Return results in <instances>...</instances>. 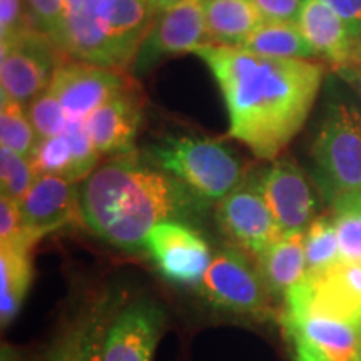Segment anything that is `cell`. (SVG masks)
<instances>
[{
	"mask_svg": "<svg viewBox=\"0 0 361 361\" xmlns=\"http://www.w3.org/2000/svg\"><path fill=\"white\" fill-rule=\"evenodd\" d=\"M194 54L204 61L223 92L229 135L259 159L276 161L313 107L323 67L308 59L266 57L216 44Z\"/></svg>",
	"mask_w": 361,
	"mask_h": 361,
	"instance_id": "cell-1",
	"label": "cell"
},
{
	"mask_svg": "<svg viewBox=\"0 0 361 361\" xmlns=\"http://www.w3.org/2000/svg\"><path fill=\"white\" fill-rule=\"evenodd\" d=\"M211 202L174 176L133 152L116 156L84 179L80 216L94 234L123 250H139L162 221L200 219Z\"/></svg>",
	"mask_w": 361,
	"mask_h": 361,
	"instance_id": "cell-2",
	"label": "cell"
},
{
	"mask_svg": "<svg viewBox=\"0 0 361 361\" xmlns=\"http://www.w3.org/2000/svg\"><path fill=\"white\" fill-rule=\"evenodd\" d=\"M156 13L147 0H102L92 11L66 13L61 51L75 61L126 69L134 64Z\"/></svg>",
	"mask_w": 361,
	"mask_h": 361,
	"instance_id": "cell-3",
	"label": "cell"
},
{
	"mask_svg": "<svg viewBox=\"0 0 361 361\" xmlns=\"http://www.w3.org/2000/svg\"><path fill=\"white\" fill-rule=\"evenodd\" d=\"M149 159L209 202L224 200L243 180L236 154L216 139L171 135L149 147Z\"/></svg>",
	"mask_w": 361,
	"mask_h": 361,
	"instance_id": "cell-4",
	"label": "cell"
},
{
	"mask_svg": "<svg viewBox=\"0 0 361 361\" xmlns=\"http://www.w3.org/2000/svg\"><path fill=\"white\" fill-rule=\"evenodd\" d=\"M316 179L329 202L361 194V112L336 104L324 117L313 144Z\"/></svg>",
	"mask_w": 361,
	"mask_h": 361,
	"instance_id": "cell-5",
	"label": "cell"
},
{
	"mask_svg": "<svg viewBox=\"0 0 361 361\" xmlns=\"http://www.w3.org/2000/svg\"><path fill=\"white\" fill-rule=\"evenodd\" d=\"M197 291L207 303L236 314L268 318L271 314V293L259 271L250 264L234 247L216 251Z\"/></svg>",
	"mask_w": 361,
	"mask_h": 361,
	"instance_id": "cell-6",
	"label": "cell"
},
{
	"mask_svg": "<svg viewBox=\"0 0 361 361\" xmlns=\"http://www.w3.org/2000/svg\"><path fill=\"white\" fill-rule=\"evenodd\" d=\"M61 49L40 30L0 42V90L2 99L27 106L45 92L61 66Z\"/></svg>",
	"mask_w": 361,
	"mask_h": 361,
	"instance_id": "cell-7",
	"label": "cell"
},
{
	"mask_svg": "<svg viewBox=\"0 0 361 361\" xmlns=\"http://www.w3.org/2000/svg\"><path fill=\"white\" fill-rule=\"evenodd\" d=\"M142 247L162 276L180 286L197 288L213 259L206 239L184 221L156 224Z\"/></svg>",
	"mask_w": 361,
	"mask_h": 361,
	"instance_id": "cell-8",
	"label": "cell"
},
{
	"mask_svg": "<svg viewBox=\"0 0 361 361\" xmlns=\"http://www.w3.org/2000/svg\"><path fill=\"white\" fill-rule=\"evenodd\" d=\"M284 301L286 308L361 324V263L340 259L328 269L308 274L284 296Z\"/></svg>",
	"mask_w": 361,
	"mask_h": 361,
	"instance_id": "cell-9",
	"label": "cell"
},
{
	"mask_svg": "<svg viewBox=\"0 0 361 361\" xmlns=\"http://www.w3.org/2000/svg\"><path fill=\"white\" fill-rule=\"evenodd\" d=\"M216 221L226 236L256 258L284 236L256 188L255 178L243 179L238 188L219 201Z\"/></svg>",
	"mask_w": 361,
	"mask_h": 361,
	"instance_id": "cell-10",
	"label": "cell"
},
{
	"mask_svg": "<svg viewBox=\"0 0 361 361\" xmlns=\"http://www.w3.org/2000/svg\"><path fill=\"white\" fill-rule=\"evenodd\" d=\"M209 44L202 0H191L156 13L154 24L144 39L133 69L137 75L151 71L166 57L196 52Z\"/></svg>",
	"mask_w": 361,
	"mask_h": 361,
	"instance_id": "cell-11",
	"label": "cell"
},
{
	"mask_svg": "<svg viewBox=\"0 0 361 361\" xmlns=\"http://www.w3.org/2000/svg\"><path fill=\"white\" fill-rule=\"evenodd\" d=\"M283 234L305 233L316 214L314 192L303 169L291 159H276L255 178Z\"/></svg>",
	"mask_w": 361,
	"mask_h": 361,
	"instance_id": "cell-12",
	"label": "cell"
},
{
	"mask_svg": "<svg viewBox=\"0 0 361 361\" xmlns=\"http://www.w3.org/2000/svg\"><path fill=\"white\" fill-rule=\"evenodd\" d=\"M49 89L61 101L69 121H85L112 97L124 92L128 82L117 69L74 59L61 62Z\"/></svg>",
	"mask_w": 361,
	"mask_h": 361,
	"instance_id": "cell-13",
	"label": "cell"
},
{
	"mask_svg": "<svg viewBox=\"0 0 361 361\" xmlns=\"http://www.w3.org/2000/svg\"><path fill=\"white\" fill-rule=\"evenodd\" d=\"M166 314L151 301H135L112 316L102 343L104 361H152Z\"/></svg>",
	"mask_w": 361,
	"mask_h": 361,
	"instance_id": "cell-14",
	"label": "cell"
},
{
	"mask_svg": "<svg viewBox=\"0 0 361 361\" xmlns=\"http://www.w3.org/2000/svg\"><path fill=\"white\" fill-rule=\"evenodd\" d=\"M286 335L301 340L329 361H358L361 358V324L348 319L286 308L281 316Z\"/></svg>",
	"mask_w": 361,
	"mask_h": 361,
	"instance_id": "cell-15",
	"label": "cell"
},
{
	"mask_svg": "<svg viewBox=\"0 0 361 361\" xmlns=\"http://www.w3.org/2000/svg\"><path fill=\"white\" fill-rule=\"evenodd\" d=\"M19 207L25 228L39 239L74 221H82L80 189L59 176H37Z\"/></svg>",
	"mask_w": 361,
	"mask_h": 361,
	"instance_id": "cell-16",
	"label": "cell"
},
{
	"mask_svg": "<svg viewBox=\"0 0 361 361\" xmlns=\"http://www.w3.org/2000/svg\"><path fill=\"white\" fill-rule=\"evenodd\" d=\"M141 126V104L126 89L119 96L94 111L85 119V128L99 154L124 156L133 152Z\"/></svg>",
	"mask_w": 361,
	"mask_h": 361,
	"instance_id": "cell-17",
	"label": "cell"
},
{
	"mask_svg": "<svg viewBox=\"0 0 361 361\" xmlns=\"http://www.w3.org/2000/svg\"><path fill=\"white\" fill-rule=\"evenodd\" d=\"M298 27L316 56L340 66H348L356 52V39L348 24L322 0H305L298 16Z\"/></svg>",
	"mask_w": 361,
	"mask_h": 361,
	"instance_id": "cell-18",
	"label": "cell"
},
{
	"mask_svg": "<svg viewBox=\"0 0 361 361\" xmlns=\"http://www.w3.org/2000/svg\"><path fill=\"white\" fill-rule=\"evenodd\" d=\"M209 44L241 47L264 22L255 0H202Z\"/></svg>",
	"mask_w": 361,
	"mask_h": 361,
	"instance_id": "cell-19",
	"label": "cell"
},
{
	"mask_svg": "<svg viewBox=\"0 0 361 361\" xmlns=\"http://www.w3.org/2000/svg\"><path fill=\"white\" fill-rule=\"evenodd\" d=\"M258 271L268 291L286 296L308 276L305 256V233L284 234L268 251L258 256Z\"/></svg>",
	"mask_w": 361,
	"mask_h": 361,
	"instance_id": "cell-20",
	"label": "cell"
},
{
	"mask_svg": "<svg viewBox=\"0 0 361 361\" xmlns=\"http://www.w3.org/2000/svg\"><path fill=\"white\" fill-rule=\"evenodd\" d=\"M32 250L30 243L0 245V319L6 326L22 308L32 283Z\"/></svg>",
	"mask_w": 361,
	"mask_h": 361,
	"instance_id": "cell-21",
	"label": "cell"
},
{
	"mask_svg": "<svg viewBox=\"0 0 361 361\" xmlns=\"http://www.w3.org/2000/svg\"><path fill=\"white\" fill-rule=\"evenodd\" d=\"M241 49L266 57L308 59L316 56L296 22L264 20Z\"/></svg>",
	"mask_w": 361,
	"mask_h": 361,
	"instance_id": "cell-22",
	"label": "cell"
},
{
	"mask_svg": "<svg viewBox=\"0 0 361 361\" xmlns=\"http://www.w3.org/2000/svg\"><path fill=\"white\" fill-rule=\"evenodd\" d=\"M305 256L308 274L328 269L341 259L340 241L333 218L319 216L305 231Z\"/></svg>",
	"mask_w": 361,
	"mask_h": 361,
	"instance_id": "cell-23",
	"label": "cell"
},
{
	"mask_svg": "<svg viewBox=\"0 0 361 361\" xmlns=\"http://www.w3.org/2000/svg\"><path fill=\"white\" fill-rule=\"evenodd\" d=\"M331 206L341 259L361 263V194L338 197Z\"/></svg>",
	"mask_w": 361,
	"mask_h": 361,
	"instance_id": "cell-24",
	"label": "cell"
},
{
	"mask_svg": "<svg viewBox=\"0 0 361 361\" xmlns=\"http://www.w3.org/2000/svg\"><path fill=\"white\" fill-rule=\"evenodd\" d=\"M0 144L2 147L30 157L35 144H37V134L30 124L27 116V107L20 102L2 99L0 106Z\"/></svg>",
	"mask_w": 361,
	"mask_h": 361,
	"instance_id": "cell-25",
	"label": "cell"
},
{
	"mask_svg": "<svg viewBox=\"0 0 361 361\" xmlns=\"http://www.w3.org/2000/svg\"><path fill=\"white\" fill-rule=\"evenodd\" d=\"M30 162L37 174H51L59 176L71 180L72 178V147L69 135L66 133L52 135V137L37 139L32 154H30ZM72 183V180H71Z\"/></svg>",
	"mask_w": 361,
	"mask_h": 361,
	"instance_id": "cell-26",
	"label": "cell"
},
{
	"mask_svg": "<svg viewBox=\"0 0 361 361\" xmlns=\"http://www.w3.org/2000/svg\"><path fill=\"white\" fill-rule=\"evenodd\" d=\"M29 157L17 154L7 147H0V191L2 196L20 202L37 179Z\"/></svg>",
	"mask_w": 361,
	"mask_h": 361,
	"instance_id": "cell-27",
	"label": "cell"
},
{
	"mask_svg": "<svg viewBox=\"0 0 361 361\" xmlns=\"http://www.w3.org/2000/svg\"><path fill=\"white\" fill-rule=\"evenodd\" d=\"M27 116H29L30 124L37 134V139L64 134L67 126H69V117L66 114V109L51 89H47L35 97L32 102L27 104Z\"/></svg>",
	"mask_w": 361,
	"mask_h": 361,
	"instance_id": "cell-28",
	"label": "cell"
},
{
	"mask_svg": "<svg viewBox=\"0 0 361 361\" xmlns=\"http://www.w3.org/2000/svg\"><path fill=\"white\" fill-rule=\"evenodd\" d=\"M66 134L69 135L71 147H72V183H79V180L87 179L90 174L96 171L99 152L94 147L90 135L85 128V121H69Z\"/></svg>",
	"mask_w": 361,
	"mask_h": 361,
	"instance_id": "cell-29",
	"label": "cell"
},
{
	"mask_svg": "<svg viewBox=\"0 0 361 361\" xmlns=\"http://www.w3.org/2000/svg\"><path fill=\"white\" fill-rule=\"evenodd\" d=\"M25 4L35 29L47 35L61 49L66 34L67 11L64 0H25Z\"/></svg>",
	"mask_w": 361,
	"mask_h": 361,
	"instance_id": "cell-30",
	"label": "cell"
},
{
	"mask_svg": "<svg viewBox=\"0 0 361 361\" xmlns=\"http://www.w3.org/2000/svg\"><path fill=\"white\" fill-rule=\"evenodd\" d=\"M40 241L22 221L19 202L12 201L11 197L0 196V245H11V243H30L37 245Z\"/></svg>",
	"mask_w": 361,
	"mask_h": 361,
	"instance_id": "cell-31",
	"label": "cell"
},
{
	"mask_svg": "<svg viewBox=\"0 0 361 361\" xmlns=\"http://www.w3.org/2000/svg\"><path fill=\"white\" fill-rule=\"evenodd\" d=\"M35 29L25 0H0V42Z\"/></svg>",
	"mask_w": 361,
	"mask_h": 361,
	"instance_id": "cell-32",
	"label": "cell"
},
{
	"mask_svg": "<svg viewBox=\"0 0 361 361\" xmlns=\"http://www.w3.org/2000/svg\"><path fill=\"white\" fill-rule=\"evenodd\" d=\"M111 319V306L104 303L87 314V333H85L84 340L82 361H104L102 343Z\"/></svg>",
	"mask_w": 361,
	"mask_h": 361,
	"instance_id": "cell-33",
	"label": "cell"
},
{
	"mask_svg": "<svg viewBox=\"0 0 361 361\" xmlns=\"http://www.w3.org/2000/svg\"><path fill=\"white\" fill-rule=\"evenodd\" d=\"M87 318L75 324L47 356V361H82Z\"/></svg>",
	"mask_w": 361,
	"mask_h": 361,
	"instance_id": "cell-34",
	"label": "cell"
},
{
	"mask_svg": "<svg viewBox=\"0 0 361 361\" xmlns=\"http://www.w3.org/2000/svg\"><path fill=\"white\" fill-rule=\"evenodd\" d=\"M264 20L298 22L305 0H255Z\"/></svg>",
	"mask_w": 361,
	"mask_h": 361,
	"instance_id": "cell-35",
	"label": "cell"
},
{
	"mask_svg": "<svg viewBox=\"0 0 361 361\" xmlns=\"http://www.w3.org/2000/svg\"><path fill=\"white\" fill-rule=\"evenodd\" d=\"M350 27L353 37L361 39V0H322Z\"/></svg>",
	"mask_w": 361,
	"mask_h": 361,
	"instance_id": "cell-36",
	"label": "cell"
},
{
	"mask_svg": "<svg viewBox=\"0 0 361 361\" xmlns=\"http://www.w3.org/2000/svg\"><path fill=\"white\" fill-rule=\"evenodd\" d=\"M295 345V360L296 361H329L324 356L316 351L313 346L301 340H291Z\"/></svg>",
	"mask_w": 361,
	"mask_h": 361,
	"instance_id": "cell-37",
	"label": "cell"
},
{
	"mask_svg": "<svg viewBox=\"0 0 361 361\" xmlns=\"http://www.w3.org/2000/svg\"><path fill=\"white\" fill-rule=\"evenodd\" d=\"M338 74L341 75L346 82L353 85L358 90L361 96V66L358 64H348V66H340L338 67Z\"/></svg>",
	"mask_w": 361,
	"mask_h": 361,
	"instance_id": "cell-38",
	"label": "cell"
},
{
	"mask_svg": "<svg viewBox=\"0 0 361 361\" xmlns=\"http://www.w3.org/2000/svg\"><path fill=\"white\" fill-rule=\"evenodd\" d=\"M67 13L72 12H87L92 11L94 7L99 6L102 0H64Z\"/></svg>",
	"mask_w": 361,
	"mask_h": 361,
	"instance_id": "cell-39",
	"label": "cell"
},
{
	"mask_svg": "<svg viewBox=\"0 0 361 361\" xmlns=\"http://www.w3.org/2000/svg\"><path fill=\"white\" fill-rule=\"evenodd\" d=\"M147 2L154 7L156 12H161V11H166V8L180 6V4L191 2V0H147Z\"/></svg>",
	"mask_w": 361,
	"mask_h": 361,
	"instance_id": "cell-40",
	"label": "cell"
},
{
	"mask_svg": "<svg viewBox=\"0 0 361 361\" xmlns=\"http://www.w3.org/2000/svg\"><path fill=\"white\" fill-rule=\"evenodd\" d=\"M358 56H361V44L356 45V52H355V57H358ZM355 57H353V59H355ZM351 62H353V61H351Z\"/></svg>",
	"mask_w": 361,
	"mask_h": 361,
	"instance_id": "cell-41",
	"label": "cell"
},
{
	"mask_svg": "<svg viewBox=\"0 0 361 361\" xmlns=\"http://www.w3.org/2000/svg\"><path fill=\"white\" fill-rule=\"evenodd\" d=\"M351 64H358V66H361V56L355 57V59H353V62H351Z\"/></svg>",
	"mask_w": 361,
	"mask_h": 361,
	"instance_id": "cell-42",
	"label": "cell"
},
{
	"mask_svg": "<svg viewBox=\"0 0 361 361\" xmlns=\"http://www.w3.org/2000/svg\"><path fill=\"white\" fill-rule=\"evenodd\" d=\"M358 361H361V358H360V360H358Z\"/></svg>",
	"mask_w": 361,
	"mask_h": 361,
	"instance_id": "cell-43",
	"label": "cell"
}]
</instances>
